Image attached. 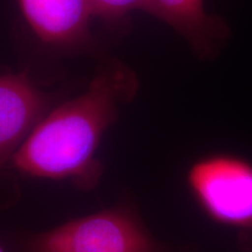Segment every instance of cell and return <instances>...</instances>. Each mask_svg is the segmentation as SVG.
Listing matches in <instances>:
<instances>
[{
  "instance_id": "obj_5",
  "label": "cell",
  "mask_w": 252,
  "mask_h": 252,
  "mask_svg": "<svg viewBox=\"0 0 252 252\" xmlns=\"http://www.w3.org/2000/svg\"><path fill=\"white\" fill-rule=\"evenodd\" d=\"M32 30L54 45L80 43L89 35L93 9L89 0H19Z\"/></svg>"
},
{
  "instance_id": "obj_8",
  "label": "cell",
  "mask_w": 252,
  "mask_h": 252,
  "mask_svg": "<svg viewBox=\"0 0 252 252\" xmlns=\"http://www.w3.org/2000/svg\"><path fill=\"white\" fill-rule=\"evenodd\" d=\"M0 252H4V250H2L1 247H0Z\"/></svg>"
},
{
  "instance_id": "obj_4",
  "label": "cell",
  "mask_w": 252,
  "mask_h": 252,
  "mask_svg": "<svg viewBox=\"0 0 252 252\" xmlns=\"http://www.w3.org/2000/svg\"><path fill=\"white\" fill-rule=\"evenodd\" d=\"M53 100L26 74L0 76V172L50 111Z\"/></svg>"
},
{
  "instance_id": "obj_2",
  "label": "cell",
  "mask_w": 252,
  "mask_h": 252,
  "mask_svg": "<svg viewBox=\"0 0 252 252\" xmlns=\"http://www.w3.org/2000/svg\"><path fill=\"white\" fill-rule=\"evenodd\" d=\"M13 252H163L139 217L126 207L91 214L40 234L27 235Z\"/></svg>"
},
{
  "instance_id": "obj_3",
  "label": "cell",
  "mask_w": 252,
  "mask_h": 252,
  "mask_svg": "<svg viewBox=\"0 0 252 252\" xmlns=\"http://www.w3.org/2000/svg\"><path fill=\"white\" fill-rule=\"evenodd\" d=\"M186 180L203 213L238 230L241 243L252 249V162L232 154L207 156L189 167Z\"/></svg>"
},
{
  "instance_id": "obj_7",
  "label": "cell",
  "mask_w": 252,
  "mask_h": 252,
  "mask_svg": "<svg viewBox=\"0 0 252 252\" xmlns=\"http://www.w3.org/2000/svg\"><path fill=\"white\" fill-rule=\"evenodd\" d=\"M93 13L106 20H118L134 9H144L147 0H89Z\"/></svg>"
},
{
  "instance_id": "obj_1",
  "label": "cell",
  "mask_w": 252,
  "mask_h": 252,
  "mask_svg": "<svg viewBox=\"0 0 252 252\" xmlns=\"http://www.w3.org/2000/svg\"><path fill=\"white\" fill-rule=\"evenodd\" d=\"M137 90V76L130 68L109 65L83 94L50 110L9 163L32 178L69 180L83 190L94 188L104 171L96 158L103 134Z\"/></svg>"
},
{
  "instance_id": "obj_6",
  "label": "cell",
  "mask_w": 252,
  "mask_h": 252,
  "mask_svg": "<svg viewBox=\"0 0 252 252\" xmlns=\"http://www.w3.org/2000/svg\"><path fill=\"white\" fill-rule=\"evenodd\" d=\"M144 11L169 25L200 55H209L224 35V24L208 14L204 0H147Z\"/></svg>"
}]
</instances>
